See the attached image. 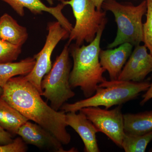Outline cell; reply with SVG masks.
<instances>
[{
    "instance_id": "cell-7",
    "label": "cell",
    "mask_w": 152,
    "mask_h": 152,
    "mask_svg": "<svg viewBox=\"0 0 152 152\" xmlns=\"http://www.w3.org/2000/svg\"><path fill=\"white\" fill-rule=\"evenodd\" d=\"M48 35L43 48L34 56L36 64L29 74L23 76L26 80L42 93L41 83L44 76L51 69L52 53L60 41L69 38L70 33L64 28L59 22H49L47 26Z\"/></svg>"
},
{
    "instance_id": "cell-12",
    "label": "cell",
    "mask_w": 152,
    "mask_h": 152,
    "mask_svg": "<svg viewBox=\"0 0 152 152\" xmlns=\"http://www.w3.org/2000/svg\"><path fill=\"white\" fill-rule=\"evenodd\" d=\"M70 112L66 114V122L68 126L75 131L82 139L86 152H99L97 141L96 129L84 113L79 111Z\"/></svg>"
},
{
    "instance_id": "cell-13",
    "label": "cell",
    "mask_w": 152,
    "mask_h": 152,
    "mask_svg": "<svg viewBox=\"0 0 152 152\" xmlns=\"http://www.w3.org/2000/svg\"><path fill=\"white\" fill-rule=\"evenodd\" d=\"M133 46L125 43L114 49L101 50L100 62L102 67L108 72L111 80H117L132 52Z\"/></svg>"
},
{
    "instance_id": "cell-6",
    "label": "cell",
    "mask_w": 152,
    "mask_h": 152,
    "mask_svg": "<svg viewBox=\"0 0 152 152\" xmlns=\"http://www.w3.org/2000/svg\"><path fill=\"white\" fill-rule=\"evenodd\" d=\"M72 7L76 20L75 24L70 33L68 44L73 41L81 46L84 42H92L98 31L106 26V12L97 10L91 0H65L61 1Z\"/></svg>"
},
{
    "instance_id": "cell-15",
    "label": "cell",
    "mask_w": 152,
    "mask_h": 152,
    "mask_svg": "<svg viewBox=\"0 0 152 152\" xmlns=\"http://www.w3.org/2000/svg\"><path fill=\"white\" fill-rule=\"evenodd\" d=\"M125 134L143 135L152 131V110L124 114Z\"/></svg>"
},
{
    "instance_id": "cell-8",
    "label": "cell",
    "mask_w": 152,
    "mask_h": 152,
    "mask_svg": "<svg viewBox=\"0 0 152 152\" xmlns=\"http://www.w3.org/2000/svg\"><path fill=\"white\" fill-rule=\"evenodd\" d=\"M122 107L121 105L109 110L102 109L99 107H91L80 110L92 123L98 132L103 133L118 146L121 148L125 134Z\"/></svg>"
},
{
    "instance_id": "cell-24",
    "label": "cell",
    "mask_w": 152,
    "mask_h": 152,
    "mask_svg": "<svg viewBox=\"0 0 152 152\" xmlns=\"http://www.w3.org/2000/svg\"><path fill=\"white\" fill-rule=\"evenodd\" d=\"M94 4L95 7L96 8L97 10H102V7L103 3L105 0H91Z\"/></svg>"
},
{
    "instance_id": "cell-22",
    "label": "cell",
    "mask_w": 152,
    "mask_h": 152,
    "mask_svg": "<svg viewBox=\"0 0 152 152\" xmlns=\"http://www.w3.org/2000/svg\"><path fill=\"white\" fill-rule=\"evenodd\" d=\"M13 136L0 126V145H7L13 141Z\"/></svg>"
},
{
    "instance_id": "cell-25",
    "label": "cell",
    "mask_w": 152,
    "mask_h": 152,
    "mask_svg": "<svg viewBox=\"0 0 152 152\" xmlns=\"http://www.w3.org/2000/svg\"><path fill=\"white\" fill-rule=\"evenodd\" d=\"M3 90L2 88L0 87V97L3 94Z\"/></svg>"
},
{
    "instance_id": "cell-14",
    "label": "cell",
    "mask_w": 152,
    "mask_h": 152,
    "mask_svg": "<svg viewBox=\"0 0 152 152\" xmlns=\"http://www.w3.org/2000/svg\"><path fill=\"white\" fill-rule=\"evenodd\" d=\"M28 37L26 28L19 24L8 14L0 17V39L22 47L27 40Z\"/></svg>"
},
{
    "instance_id": "cell-3",
    "label": "cell",
    "mask_w": 152,
    "mask_h": 152,
    "mask_svg": "<svg viewBox=\"0 0 152 152\" xmlns=\"http://www.w3.org/2000/svg\"><path fill=\"white\" fill-rule=\"evenodd\" d=\"M148 82H135L115 80L107 81L98 85L96 92L90 97L73 103H65L61 110L64 113L77 112L87 107L103 106L109 109L121 105L136 99L140 93L149 88Z\"/></svg>"
},
{
    "instance_id": "cell-20",
    "label": "cell",
    "mask_w": 152,
    "mask_h": 152,
    "mask_svg": "<svg viewBox=\"0 0 152 152\" xmlns=\"http://www.w3.org/2000/svg\"><path fill=\"white\" fill-rule=\"evenodd\" d=\"M146 20L143 24V42L152 56V0H146Z\"/></svg>"
},
{
    "instance_id": "cell-10",
    "label": "cell",
    "mask_w": 152,
    "mask_h": 152,
    "mask_svg": "<svg viewBox=\"0 0 152 152\" xmlns=\"http://www.w3.org/2000/svg\"><path fill=\"white\" fill-rule=\"evenodd\" d=\"M7 3L20 16L25 15V9L27 8L35 15H41L46 12L51 15L59 22L64 28L69 32L72 29V25L63 14L62 10L66 5L61 3L55 7L46 6L41 0H1ZM51 5L53 0H45Z\"/></svg>"
},
{
    "instance_id": "cell-23",
    "label": "cell",
    "mask_w": 152,
    "mask_h": 152,
    "mask_svg": "<svg viewBox=\"0 0 152 152\" xmlns=\"http://www.w3.org/2000/svg\"><path fill=\"white\" fill-rule=\"evenodd\" d=\"M152 99V83H151L149 88L146 91V92L142 96V99L140 102V105L142 106L146 103L148 101Z\"/></svg>"
},
{
    "instance_id": "cell-1",
    "label": "cell",
    "mask_w": 152,
    "mask_h": 152,
    "mask_svg": "<svg viewBox=\"0 0 152 152\" xmlns=\"http://www.w3.org/2000/svg\"><path fill=\"white\" fill-rule=\"evenodd\" d=\"M1 97L29 121L49 131L63 145L70 142L66 113L55 110L42 99L40 93L23 76L9 80L3 88Z\"/></svg>"
},
{
    "instance_id": "cell-28",
    "label": "cell",
    "mask_w": 152,
    "mask_h": 152,
    "mask_svg": "<svg viewBox=\"0 0 152 152\" xmlns=\"http://www.w3.org/2000/svg\"><path fill=\"white\" fill-rule=\"evenodd\" d=\"M135 1H136V0H135Z\"/></svg>"
},
{
    "instance_id": "cell-18",
    "label": "cell",
    "mask_w": 152,
    "mask_h": 152,
    "mask_svg": "<svg viewBox=\"0 0 152 152\" xmlns=\"http://www.w3.org/2000/svg\"><path fill=\"white\" fill-rule=\"evenodd\" d=\"M152 141V131L143 135L125 134L121 148L126 152H145Z\"/></svg>"
},
{
    "instance_id": "cell-26",
    "label": "cell",
    "mask_w": 152,
    "mask_h": 152,
    "mask_svg": "<svg viewBox=\"0 0 152 152\" xmlns=\"http://www.w3.org/2000/svg\"><path fill=\"white\" fill-rule=\"evenodd\" d=\"M149 151L150 152H152V148H151V149H150Z\"/></svg>"
},
{
    "instance_id": "cell-19",
    "label": "cell",
    "mask_w": 152,
    "mask_h": 152,
    "mask_svg": "<svg viewBox=\"0 0 152 152\" xmlns=\"http://www.w3.org/2000/svg\"><path fill=\"white\" fill-rule=\"evenodd\" d=\"M22 52V47L0 39V64L16 61Z\"/></svg>"
},
{
    "instance_id": "cell-5",
    "label": "cell",
    "mask_w": 152,
    "mask_h": 152,
    "mask_svg": "<svg viewBox=\"0 0 152 152\" xmlns=\"http://www.w3.org/2000/svg\"><path fill=\"white\" fill-rule=\"evenodd\" d=\"M69 46L68 43L65 45L61 53L57 57L50 70L44 76L41 83L42 91L41 96L49 101L51 107L57 111L75 95L70 84Z\"/></svg>"
},
{
    "instance_id": "cell-17",
    "label": "cell",
    "mask_w": 152,
    "mask_h": 152,
    "mask_svg": "<svg viewBox=\"0 0 152 152\" xmlns=\"http://www.w3.org/2000/svg\"><path fill=\"white\" fill-rule=\"evenodd\" d=\"M35 64L36 60L34 57L26 58L17 62L0 64V87L3 88L12 78L29 74Z\"/></svg>"
},
{
    "instance_id": "cell-11",
    "label": "cell",
    "mask_w": 152,
    "mask_h": 152,
    "mask_svg": "<svg viewBox=\"0 0 152 152\" xmlns=\"http://www.w3.org/2000/svg\"><path fill=\"white\" fill-rule=\"evenodd\" d=\"M18 135L26 144L42 149L66 152L63 144L50 132L39 125L27 121L19 128Z\"/></svg>"
},
{
    "instance_id": "cell-9",
    "label": "cell",
    "mask_w": 152,
    "mask_h": 152,
    "mask_svg": "<svg viewBox=\"0 0 152 152\" xmlns=\"http://www.w3.org/2000/svg\"><path fill=\"white\" fill-rule=\"evenodd\" d=\"M152 72V56L145 45L135 46L128 61L125 64L118 80L142 82Z\"/></svg>"
},
{
    "instance_id": "cell-2",
    "label": "cell",
    "mask_w": 152,
    "mask_h": 152,
    "mask_svg": "<svg viewBox=\"0 0 152 152\" xmlns=\"http://www.w3.org/2000/svg\"><path fill=\"white\" fill-rule=\"evenodd\" d=\"M105 26L99 30L94 39L88 45L73 44L69 51L73 60L70 74V84L72 88L80 87L86 98L94 95L98 85L105 81L103 77L106 70L99 60L100 42Z\"/></svg>"
},
{
    "instance_id": "cell-21",
    "label": "cell",
    "mask_w": 152,
    "mask_h": 152,
    "mask_svg": "<svg viewBox=\"0 0 152 152\" xmlns=\"http://www.w3.org/2000/svg\"><path fill=\"white\" fill-rule=\"evenodd\" d=\"M27 144L20 137L7 145H0V152H25L27 151Z\"/></svg>"
},
{
    "instance_id": "cell-27",
    "label": "cell",
    "mask_w": 152,
    "mask_h": 152,
    "mask_svg": "<svg viewBox=\"0 0 152 152\" xmlns=\"http://www.w3.org/2000/svg\"><path fill=\"white\" fill-rule=\"evenodd\" d=\"M65 1V0H61V1Z\"/></svg>"
},
{
    "instance_id": "cell-4",
    "label": "cell",
    "mask_w": 152,
    "mask_h": 152,
    "mask_svg": "<svg viewBox=\"0 0 152 152\" xmlns=\"http://www.w3.org/2000/svg\"><path fill=\"white\" fill-rule=\"evenodd\" d=\"M102 9L113 13L118 26L116 37L108 48L113 49L125 43L136 46L142 42V18L147 12L146 0L136 6L121 4L116 0H105Z\"/></svg>"
},
{
    "instance_id": "cell-16",
    "label": "cell",
    "mask_w": 152,
    "mask_h": 152,
    "mask_svg": "<svg viewBox=\"0 0 152 152\" xmlns=\"http://www.w3.org/2000/svg\"><path fill=\"white\" fill-rule=\"evenodd\" d=\"M29 121L0 97V126L12 136L17 135L19 128Z\"/></svg>"
}]
</instances>
